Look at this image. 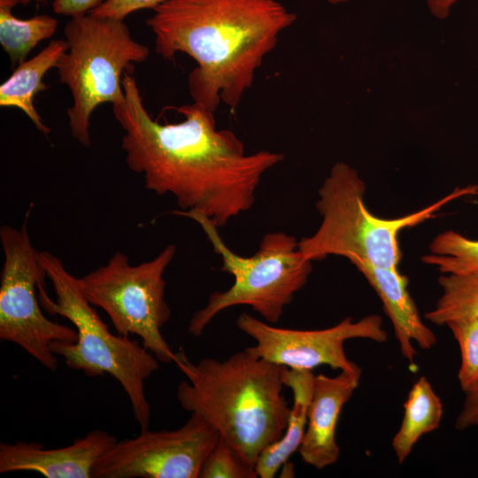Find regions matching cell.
I'll return each instance as SVG.
<instances>
[{"label":"cell","instance_id":"11","mask_svg":"<svg viewBox=\"0 0 478 478\" xmlns=\"http://www.w3.org/2000/svg\"><path fill=\"white\" fill-rule=\"evenodd\" d=\"M382 322L380 315L370 314L358 320L347 317L323 329L299 330L275 327L245 312L236 319L237 328L255 341L247 347L254 355L289 369L311 371L321 365L340 371L361 370L347 358L344 343L356 338L386 342Z\"/></svg>","mask_w":478,"mask_h":478},{"label":"cell","instance_id":"17","mask_svg":"<svg viewBox=\"0 0 478 478\" xmlns=\"http://www.w3.org/2000/svg\"><path fill=\"white\" fill-rule=\"evenodd\" d=\"M443 408L426 376H420L411 388L404 404L400 427L392 439V449L398 464H403L424 435L437 429Z\"/></svg>","mask_w":478,"mask_h":478},{"label":"cell","instance_id":"2","mask_svg":"<svg viewBox=\"0 0 478 478\" xmlns=\"http://www.w3.org/2000/svg\"><path fill=\"white\" fill-rule=\"evenodd\" d=\"M296 19L278 0H168L146 25L164 59L181 52L197 62L188 77L189 94L214 113L221 103L236 109L265 57Z\"/></svg>","mask_w":478,"mask_h":478},{"label":"cell","instance_id":"18","mask_svg":"<svg viewBox=\"0 0 478 478\" xmlns=\"http://www.w3.org/2000/svg\"><path fill=\"white\" fill-rule=\"evenodd\" d=\"M19 0H0V43L12 66L24 62L29 52L42 41L50 38L58 20L50 15H35L21 19L12 13Z\"/></svg>","mask_w":478,"mask_h":478},{"label":"cell","instance_id":"7","mask_svg":"<svg viewBox=\"0 0 478 478\" xmlns=\"http://www.w3.org/2000/svg\"><path fill=\"white\" fill-rule=\"evenodd\" d=\"M67 50L56 68L72 94L67 110L72 136L89 147L90 118L100 104L121 103L122 77L133 63H142L149 48L133 39L124 20L90 14L70 18L64 28Z\"/></svg>","mask_w":478,"mask_h":478},{"label":"cell","instance_id":"20","mask_svg":"<svg viewBox=\"0 0 478 478\" xmlns=\"http://www.w3.org/2000/svg\"><path fill=\"white\" fill-rule=\"evenodd\" d=\"M421 260L442 274H462L478 270V240L448 230L438 234Z\"/></svg>","mask_w":478,"mask_h":478},{"label":"cell","instance_id":"25","mask_svg":"<svg viewBox=\"0 0 478 478\" xmlns=\"http://www.w3.org/2000/svg\"><path fill=\"white\" fill-rule=\"evenodd\" d=\"M103 2V0H54L52 9L57 14L73 18L89 14Z\"/></svg>","mask_w":478,"mask_h":478},{"label":"cell","instance_id":"24","mask_svg":"<svg viewBox=\"0 0 478 478\" xmlns=\"http://www.w3.org/2000/svg\"><path fill=\"white\" fill-rule=\"evenodd\" d=\"M463 392L465 397L455 420V428L458 430L476 428L478 430V382Z\"/></svg>","mask_w":478,"mask_h":478},{"label":"cell","instance_id":"6","mask_svg":"<svg viewBox=\"0 0 478 478\" xmlns=\"http://www.w3.org/2000/svg\"><path fill=\"white\" fill-rule=\"evenodd\" d=\"M174 213L188 217L201 227L213 251L221 258V271L234 277L227 289L212 293L206 305L193 313L188 332L201 335L216 315L236 305H248L265 321L277 323L312 271V261L300 251L299 241L284 232H269L264 235L252 256L243 257L229 249L219 228L207 217L193 212Z\"/></svg>","mask_w":478,"mask_h":478},{"label":"cell","instance_id":"26","mask_svg":"<svg viewBox=\"0 0 478 478\" xmlns=\"http://www.w3.org/2000/svg\"><path fill=\"white\" fill-rule=\"evenodd\" d=\"M458 0H426L427 5L430 12L438 19H445L448 17L451 7Z\"/></svg>","mask_w":478,"mask_h":478},{"label":"cell","instance_id":"4","mask_svg":"<svg viewBox=\"0 0 478 478\" xmlns=\"http://www.w3.org/2000/svg\"><path fill=\"white\" fill-rule=\"evenodd\" d=\"M38 259L51 282L56 299L38 285L42 308L49 314L68 320L75 328L73 343L53 342L52 352L66 365L89 377L112 376L126 392L135 421L141 429L149 428L150 406L144 389L145 381L159 369V360L142 343L112 334L86 298L79 278L71 274L63 262L49 251L38 252Z\"/></svg>","mask_w":478,"mask_h":478},{"label":"cell","instance_id":"13","mask_svg":"<svg viewBox=\"0 0 478 478\" xmlns=\"http://www.w3.org/2000/svg\"><path fill=\"white\" fill-rule=\"evenodd\" d=\"M362 370L340 371L335 376L315 375L305 433L298 449L302 460L316 469L340 457L335 432L340 413L359 385Z\"/></svg>","mask_w":478,"mask_h":478},{"label":"cell","instance_id":"8","mask_svg":"<svg viewBox=\"0 0 478 478\" xmlns=\"http://www.w3.org/2000/svg\"><path fill=\"white\" fill-rule=\"evenodd\" d=\"M175 252L169 244L154 258L131 265L117 251L105 265L79 278L88 301L104 311L118 334L139 336L162 363L173 362L175 356L161 333L171 316L163 275Z\"/></svg>","mask_w":478,"mask_h":478},{"label":"cell","instance_id":"12","mask_svg":"<svg viewBox=\"0 0 478 478\" xmlns=\"http://www.w3.org/2000/svg\"><path fill=\"white\" fill-rule=\"evenodd\" d=\"M117 438L104 430H92L71 444L45 449L38 442L0 443V473L35 472L47 478H90L99 457Z\"/></svg>","mask_w":478,"mask_h":478},{"label":"cell","instance_id":"5","mask_svg":"<svg viewBox=\"0 0 478 478\" xmlns=\"http://www.w3.org/2000/svg\"><path fill=\"white\" fill-rule=\"evenodd\" d=\"M366 186L358 172L344 162L335 163L319 189L316 208L321 222L311 236L298 245L308 259L329 255L360 259L380 267H397L402 251V230L436 216L447 204L463 197L478 196V184L457 188L438 201L414 212L394 219L374 215L366 206Z\"/></svg>","mask_w":478,"mask_h":478},{"label":"cell","instance_id":"10","mask_svg":"<svg viewBox=\"0 0 478 478\" xmlns=\"http://www.w3.org/2000/svg\"><path fill=\"white\" fill-rule=\"evenodd\" d=\"M219 439L217 430L192 412L177 429H141L135 437L117 440L96 460L92 477L199 478Z\"/></svg>","mask_w":478,"mask_h":478},{"label":"cell","instance_id":"21","mask_svg":"<svg viewBox=\"0 0 478 478\" xmlns=\"http://www.w3.org/2000/svg\"><path fill=\"white\" fill-rule=\"evenodd\" d=\"M445 326L459 349L458 382L465 391L478 382V317L452 320Z\"/></svg>","mask_w":478,"mask_h":478},{"label":"cell","instance_id":"19","mask_svg":"<svg viewBox=\"0 0 478 478\" xmlns=\"http://www.w3.org/2000/svg\"><path fill=\"white\" fill-rule=\"evenodd\" d=\"M442 294L425 318L437 326L478 317V270L462 274H442L438 279Z\"/></svg>","mask_w":478,"mask_h":478},{"label":"cell","instance_id":"28","mask_svg":"<svg viewBox=\"0 0 478 478\" xmlns=\"http://www.w3.org/2000/svg\"><path fill=\"white\" fill-rule=\"evenodd\" d=\"M326 1L332 4H339L346 3L349 0H326Z\"/></svg>","mask_w":478,"mask_h":478},{"label":"cell","instance_id":"1","mask_svg":"<svg viewBox=\"0 0 478 478\" xmlns=\"http://www.w3.org/2000/svg\"><path fill=\"white\" fill-rule=\"evenodd\" d=\"M133 67L122 77L124 100L112 104L128 168L143 176L146 189L173 196L182 212L202 214L218 228L249 211L263 175L283 154L246 152L233 131L219 129L214 113L195 102L176 109L181 121L153 120Z\"/></svg>","mask_w":478,"mask_h":478},{"label":"cell","instance_id":"15","mask_svg":"<svg viewBox=\"0 0 478 478\" xmlns=\"http://www.w3.org/2000/svg\"><path fill=\"white\" fill-rule=\"evenodd\" d=\"M314 377L311 370L284 367L283 383L285 387L290 389L293 403L283 435L279 440L265 448L258 458L255 465L258 477H274L289 457L298 451L306 429Z\"/></svg>","mask_w":478,"mask_h":478},{"label":"cell","instance_id":"22","mask_svg":"<svg viewBox=\"0 0 478 478\" xmlns=\"http://www.w3.org/2000/svg\"><path fill=\"white\" fill-rule=\"evenodd\" d=\"M255 466L220 436L201 468L199 478H256Z\"/></svg>","mask_w":478,"mask_h":478},{"label":"cell","instance_id":"23","mask_svg":"<svg viewBox=\"0 0 478 478\" xmlns=\"http://www.w3.org/2000/svg\"><path fill=\"white\" fill-rule=\"evenodd\" d=\"M166 1L168 0H104L89 14L124 20L127 15L143 9L155 10Z\"/></svg>","mask_w":478,"mask_h":478},{"label":"cell","instance_id":"9","mask_svg":"<svg viewBox=\"0 0 478 478\" xmlns=\"http://www.w3.org/2000/svg\"><path fill=\"white\" fill-rule=\"evenodd\" d=\"M19 228L0 227L4 264L0 285V339L26 351L45 368L55 371L58 358L50 348L53 342L73 343L76 330L48 319L39 302L38 285L46 273L32 244L27 220Z\"/></svg>","mask_w":478,"mask_h":478},{"label":"cell","instance_id":"27","mask_svg":"<svg viewBox=\"0 0 478 478\" xmlns=\"http://www.w3.org/2000/svg\"><path fill=\"white\" fill-rule=\"evenodd\" d=\"M31 2L45 4V3H47V0H19V4H29Z\"/></svg>","mask_w":478,"mask_h":478},{"label":"cell","instance_id":"16","mask_svg":"<svg viewBox=\"0 0 478 478\" xmlns=\"http://www.w3.org/2000/svg\"><path fill=\"white\" fill-rule=\"evenodd\" d=\"M66 50V40H51L38 54L18 65L11 76L0 86V106L19 108L37 130L46 136L51 130L37 112L34 97L37 93L48 89L42 78L50 69L56 67Z\"/></svg>","mask_w":478,"mask_h":478},{"label":"cell","instance_id":"14","mask_svg":"<svg viewBox=\"0 0 478 478\" xmlns=\"http://www.w3.org/2000/svg\"><path fill=\"white\" fill-rule=\"evenodd\" d=\"M351 263L376 292L391 321L401 355L413 364L418 354L413 343L429 350L436 345L437 338L420 315L407 288V277L397 267H380L360 259Z\"/></svg>","mask_w":478,"mask_h":478},{"label":"cell","instance_id":"3","mask_svg":"<svg viewBox=\"0 0 478 478\" xmlns=\"http://www.w3.org/2000/svg\"><path fill=\"white\" fill-rule=\"evenodd\" d=\"M173 363L186 376L176 398L199 414L255 466L260 453L283 435L290 407L283 395V369L247 348L224 360L191 361L181 349Z\"/></svg>","mask_w":478,"mask_h":478}]
</instances>
